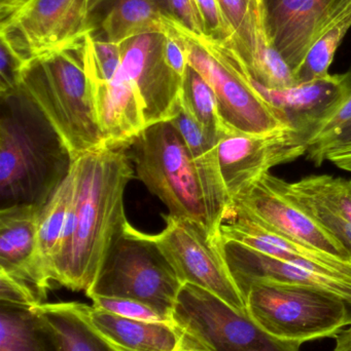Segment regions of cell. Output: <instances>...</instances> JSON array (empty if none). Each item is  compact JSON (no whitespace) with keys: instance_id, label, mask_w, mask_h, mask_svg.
I'll list each match as a JSON object with an SVG mask.
<instances>
[{"instance_id":"obj_20","label":"cell","mask_w":351,"mask_h":351,"mask_svg":"<svg viewBox=\"0 0 351 351\" xmlns=\"http://www.w3.org/2000/svg\"><path fill=\"white\" fill-rule=\"evenodd\" d=\"M93 329L121 351H174L181 335L171 324L126 319L88 305Z\"/></svg>"},{"instance_id":"obj_5","label":"cell","mask_w":351,"mask_h":351,"mask_svg":"<svg viewBox=\"0 0 351 351\" xmlns=\"http://www.w3.org/2000/svg\"><path fill=\"white\" fill-rule=\"evenodd\" d=\"M183 286L152 235L127 222L86 295L133 299L171 319Z\"/></svg>"},{"instance_id":"obj_38","label":"cell","mask_w":351,"mask_h":351,"mask_svg":"<svg viewBox=\"0 0 351 351\" xmlns=\"http://www.w3.org/2000/svg\"><path fill=\"white\" fill-rule=\"evenodd\" d=\"M336 344L333 351H351V323L335 336Z\"/></svg>"},{"instance_id":"obj_30","label":"cell","mask_w":351,"mask_h":351,"mask_svg":"<svg viewBox=\"0 0 351 351\" xmlns=\"http://www.w3.org/2000/svg\"><path fill=\"white\" fill-rule=\"evenodd\" d=\"M93 307L107 311L113 315L126 319H137V321L148 322V323L171 324L173 325L170 317L163 315L156 309L140 301L128 298H115V297H91Z\"/></svg>"},{"instance_id":"obj_40","label":"cell","mask_w":351,"mask_h":351,"mask_svg":"<svg viewBox=\"0 0 351 351\" xmlns=\"http://www.w3.org/2000/svg\"><path fill=\"white\" fill-rule=\"evenodd\" d=\"M263 1H264V0H263Z\"/></svg>"},{"instance_id":"obj_8","label":"cell","mask_w":351,"mask_h":351,"mask_svg":"<svg viewBox=\"0 0 351 351\" xmlns=\"http://www.w3.org/2000/svg\"><path fill=\"white\" fill-rule=\"evenodd\" d=\"M166 227L152 235L183 284L200 287L241 313H247L227 263L223 237H214L196 221L167 216Z\"/></svg>"},{"instance_id":"obj_34","label":"cell","mask_w":351,"mask_h":351,"mask_svg":"<svg viewBox=\"0 0 351 351\" xmlns=\"http://www.w3.org/2000/svg\"><path fill=\"white\" fill-rule=\"evenodd\" d=\"M0 302L23 306L39 305L26 287L2 271H0Z\"/></svg>"},{"instance_id":"obj_2","label":"cell","mask_w":351,"mask_h":351,"mask_svg":"<svg viewBox=\"0 0 351 351\" xmlns=\"http://www.w3.org/2000/svg\"><path fill=\"white\" fill-rule=\"evenodd\" d=\"M0 97V210L43 208L73 160L53 125L21 88Z\"/></svg>"},{"instance_id":"obj_36","label":"cell","mask_w":351,"mask_h":351,"mask_svg":"<svg viewBox=\"0 0 351 351\" xmlns=\"http://www.w3.org/2000/svg\"><path fill=\"white\" fill-rule=\"evenodd\" d=\"M36 0H0V29L14 22Z\"/></svg>"},{"instance_id":"obj_9","label":"cell","mask_w":351,"mask_h":351,"mask_svg":"<svg viewBox=\"0 0 351 351\" xmlns=\"http://www.w3.org/2000/svg\"><path fill=\"white\" fill-rule=\"evenodd\" d=\"M239 215L344 259L350 250L291 193L288 182L265 174L231 199L228 214Z\"/></svg>"},{"instance_id":"obj_32","label":"cell","mask_w":351,"mask_h":351,"mask_svg":"<svg viewBox=\"0 0 351 351\" xmlns=\"http://www.w3.org/2000/svg\"><path fill=\"white\" fill-rule=\"evenodd\" d=\"M0 95L10 94L20 88L25 63L5 41L0 39Z\"/></svg>"},{"instance_id":"obj_21","label":"cell","mask_w":351,"mask_h":351,"mask_svg":"<svg viewBox=\"0 0 351 351\" xmlns=\"http://www.w3.org/2000/svg\"><path fill=\"white\" fill-rule=\"evenodd\" d=\"M179 24L171 14L168 0H111L101 20V39L122 45L148 33L165 34Z\"/></svg>"},{"instance_id":"obj_14","label":"cell","mask_w":351,"mask_h":351,"mask_svg":"<svg viewBox=\"0 0 351 351\" xmlns=\"http://www.w3.org/2000/svg\"><path fill=\"white\" fill-rule=\"evenodd\" d=\"M164 37V33H148L121 45V70L137 88L148 127L170 121L181 109L183 77L167 64Z\"/></svg>"},{"instance_id":"obj_28","label":"cell","mask_w":351,"mask_h":351,"mask_svg":"<svg viewBox=\"0 0 351 351\" xmlns=\"http://www.w3.org/2000/svg\"><path fill=\"white\" fill-rule=\"evenodd\" d=\"M288 189L305 206L332 213L351 222V180L330 175L308 176L288 183Z\"/></svg>"},{"instance_id":"obj_37","label":"cell","mask_w":351,"mask_h":351,"mask_svg":"<svg viewBox=\"0 0 351 351\" xmlns=\"http://www.w3.org/2000/svg\"><path fill=\"white\" fill-rule=\"evenodd\" d=\"M327 162H332L341 170L351 173V147L331 154L328 158Z\"/></svg>"},{"instance_id":"obj_31","label":"cell","mask_w":351,"mask_h":351,"mask_svg":"<svg viewBox=\"0 0 351 351\" xmlns=\"http://www.w3.org/2000/svg\"><path fill=\"white\" fill-rule=\"evenodd\" d=\"M204 24H205V36L223 43L236 51V40L234 32L225 18L218 0H196Z\"/></svg>"},{"instance_id":"obj_10","label":"cell","mask_w":351,"mask_h":351,"mask_svg":"<svg viewBox=\"0 0 351 351\" xmlns=\"http://www.w3.org/2000/svg\"><path fill=\"white\" fill-rule=\"evenodd\" d=\"M92 12L93 0H36L0 29V39L28 64L68 49L93 33Z\"/></svg>"},{"instance_id":"obj_23","label":"cell","mask_w":351,"mask_h":351,"mask_svg":"<svg viewBox=\"0 0 351 351\" xmlns=\"http://www.w3.org/2000/svg\"><path fill=\"white\" fill-rule=\"evenodd\" d=\"M307 158L317 167L335 152L351 147V66L342 74L341 93L307 139Z\"/></svg>"},{"instance_id":"obj_12","label":"cell","mask_w":351,"mask_h":351,"mask_svg":"<svg viewBox=\"0 0 351 351\" xmlns=\"http://www.w3.org/2000/svg\"><path fill=\"white\" fill-rule=\"evenodd\" d=\"M183 32L187 39L189 65L212 86L218 98L220 117L229 130L264 134L291 127L280 111L208 53L190 31L183 28Z\"/></svg>"},{"instance_id":"obj_17","label":"cell","mask_w":351,"mask_h":351,"mask_svg":"<svg viewBox=\"0 0 351 351\" xmlns=\"http://www.w3.org/2000/svg\"><path fill=\"white\" fill-rule=\"evenodd\" d=\"M89 82L105 147L127 149L148 128L137 88L121 68L111 82Z\"/></svg>"},{"instance_id":"obj_24","label":"cell","mask_w":351,"mask_h":351,"mask_svg":"<svg viewBox=\"0 0 351 351\" xmlns=\"http://www.w3.org/2000/svg\"><path fill=\"white\" fill-rule=\"evenodd\" d=\"M35 308L53 328L63 351H121L93 329L88 319V305L43 303Z\"/></svg>"},{"instance_id":"obj_11","label":"cell","mask_w":351,"mask_h":351,"mask_svg":"<svg viewBox=\"0 0 351 351\" xmlns=\"http://www.w3.org/2000/svg\"><path fill=\"white\" fill-rule=\"evenodd\" d=\"M307 136L294 128L264 134L227 131L218 142V164L231 199L280 165L307 154Z\"/></svg>"},{"instance_id":"obj_26","label":"cell","mask_w":351,"mask_h":351,"mask_svg":"<svg viewBox=\"0 0 351 351\" xmlns=\"http://www.w3.org/2000/svg\"><path fill=\"white\" fill-rule=\"evenodd\" d=\"M76 191V173L73 162L69 174L54 192L41 213L37 232L38 257L49 280H54V267L59 255L66 217Z\"/></svg>"},{"instance_id":"obj_4","label":"cell","mask_w":351,"mask_h":351,"mask_svg":"<svg viewBox=\"0 0 351 351\" xmlns=\"http://www.w3.org/2000/svg\"><path fill=\"white\" fill-rule=\"evenodd\" d=\"M127 149L138 179L166 204L169 216L196 221L222 237L191 152L170 121L146 128Z\"/></svg>"},{"instance_id":"obj_16","label":"cell","mask_w":351,"mask_h":351,"mask_svg":"<svg viewBox=\"0 0 351 351\" xmlns=\"http://www.w3.org/2000/svg\"><path fill=\"white\" fill-rule=\"evenodd\" d=\"M41 210L35 206L0 210V271L26 287L39 304L54 284L39 261L37 232Z\"/></svg>"},{"instance_id":"obj_33","label":"cell","mask_w":351,"mask_h":351,"mask_svg":"<svg viewBox=\"0 0 351 351\" xmlns=\"http://www.w3.org/2000/svg\"><path fill=\"white\" fill-rule=\"evenodd\" d=\"M173 18L194 36H205V24L196 0H168Z\"/></svg>"},{"instance_id":"obj_22","label":"cell","mask_w":351,"mask_h":351,"mask_svg":"<svg viewBox=\"0 0 351 351\" xmlns=\"http://www.w3.org/2000/svg\"><path fill=\"white\" fill-rule=\"evenodd\" d=\"M0 351H63L35 306L0 302Z\"/></svg>"},{"instance_id":"obj_18","label":"cell","mask_w":351,"mask_h":351,"mask_svg":"<svg viewBox=\"0 0 351 351\" xmlns=\"http://www.w3.org/2000/svg\"><path fill=\"white\" fill-rule=\"evenodd\" d=\"M224 241H233L265 255L288 261L315 264L334 274L351 278V259H344L239 215L230 214L222 225Z\"/></svg>"},{"instance_id":"obj_35","label":"cell","mask_w":351,"mask_h":351,"mask_svg":"<svg viewBox=\"0 0 351 351\" xmlns=\"http://www.w3.org/2000/svg\"><path fill=\"white\" fill-rule=\"evenodd\" d=\"M292 193V192H291ZM302 204V202H301ZM308 212L311 213L313 217L324 226L327 227L338 239H340L342 243L350 250L351 253V222L337 216V215L332 214V213L326 212V210H319V208H311V206H305Z\"/></svg>"},{"instance_id":"obj_3","label":"cell","mask_w":351,"mask_h":351,"mask_svg":"<svg viewBox=\"0 0 351 351\" xmlns=\"http://www.w3.org/2000/svg\"><path fill=\"white\" fill-rule=\"evenodd\" d=\"M84 39L27 64L20 86L53 125L72 160L105 147L84 68Z\"/></svg>"},{"instance_id":"obj_39","label":"cell","mask_w":351,"mask_h":351,"mask_svg":"<svg viewBox=\"0 0 351 351\" xmlns=\"http://www.w3.org/2000/svg\"><path fill=\"white\" fill-rule=\"evenodd\" d=\"M174 351H201V350H194V348H185V346H181V344H179V348H177V350H175Z\"/></svg>"},{"instance_id":"obj_27","label":"cell","mask_w":351,"mask_h":351,"mask_svg":"<svg viewBox=\"0 0 351 351\" xmlns=\"http://www.w3.org/2000/svg\"><path fill=\"white\" fill-rule=\"evenodd\" d=\"M181 105L201 127L212 143L229 131L220 117L218 98L207 82L192 66H188L183 76Z\"/></svg>"},{"instance_id":"obj_7","label":"cell","mask_w":351,"mask_h":351,"mask_svg":"<svg viewBox=\"0 0 351 351\" xmlns=\"http://www.w3.org/2000/svg\"><path fill=\"white\" fill-rule=\"evenodd\" d=\"M181 346L201 351H300L302 343L276 339L247 313L236 311L212 293L183 284L173 309Z\"/></svg>"},{"instance_id":"obj_15","label":"cell","mask_w":351,"mask_h":351,"mask_svg":"<svg viewBox=\"0 0 351 351\" xmlns=\"http://www.w3.org/2000/svg\"><path fill=\"white\" fill-rule=\"evenodd\" d=\"M223 241L227 263L241 293L253 282H270L325 291L351 303L348 276L309 262L280 259L233 241Z\"/></svg>"},{"instance_id":"obj_29","label":"cell","mask_w":351,"mask_h":351,"mask_svg":"<svg viewBox=\"0 0 351 351\" xmlns=\"http://www.w3.org/2000/svg\"><path fill=\"white\" fill-rule=\"evenodd\" d=\"M351 28V16L330 29L309 49L301 67L295 73L297 84L311 82L329 75L338 47Z\"/></svg>"},{"instance_id":"obj_6","label":"cell","mask_w":351,"mask_h":351,"mask_svg":"<svg viewBox=\"0 0 351 351\" xmlns=\"http://www.w3.org/2000/svg\"><path fill=\"white\" fill-rule=\"evenodd\" d=\"M249 317L284 341L335 337L351 323V303L331 293L288 285L253 282L242 291Z\"/></svg>"},{"instance_id":"obj_25","label":"cell","mask_w":351,"mask_h":351,"mask_svg":"<svg viewBox=\"0 0 351 351\" xmlns=\"http://www.w3.org/2000/svg\"><path fill=\"white\" fill-rule=\"evenodd\" d=\"M232 28L236 51L253 71L258 60L272 43L266 28L263 0H218Z\"/></svg>"},{"instance_id":"obj_41","label":"cell","mask_w":351,"mask_h":351,"mask_svg":"<svg viewBox=\"0 0 351 351\" xmlns=\"http://www.w3.org/2000/svg\"></svg>"},{"instance_id":"obj_19","label":"cell","mask_w":351,"mask_h":351,"mask_svg":"<svg viewBox=\"0 0 351 351\" xmlns=\"http://www.w3.org/2000/svg\"><path fill=\"white\" fill-rule=\"evenodd\" d=\"M249 86L280 111L291 127L304 133L308 139L313 128L339 98L342 74L330 73L286 88H267L251 77Z\"/></svg>"},{"instance_id":"obj_13","label":"cell","mask_w":351,"mask_h":351,"mask_svg":"<svg viewBox=\"0 0 351 351\" xmlns=\"http://www.w3.org/2000/svg\"><path fill=\"white\" fill-rule=\"evenodd\" d=\"M264 12L270 41L295 74L313 45L350 18L351 0H264Z\"/></svg>"},{"instance_id":"obj_1","label":"cell","mask_w":351,"mask_h":351,"mask_svg":"<svg viewBox=\"0 0 351 351\" xmlns=\"http://www.w3.org/2000/svg\"><path fill=\"white\" fill-rule=\"evenodd\" d=\"M125 150L103 147L73 160L76 191L54 267L56 284L86 292L128 222L124 195L133 170Z\"/></svg>"}]
</instances>
